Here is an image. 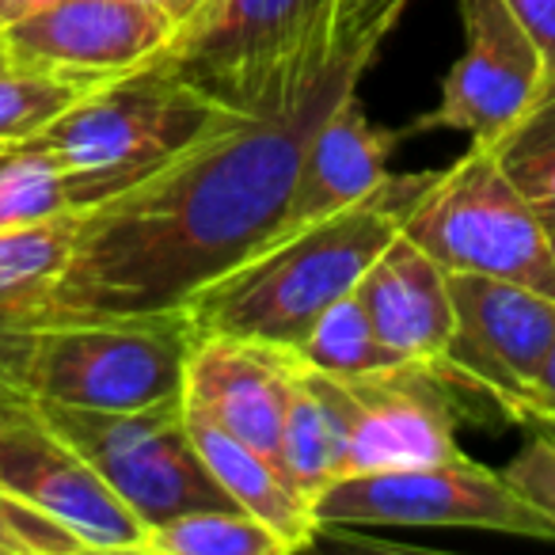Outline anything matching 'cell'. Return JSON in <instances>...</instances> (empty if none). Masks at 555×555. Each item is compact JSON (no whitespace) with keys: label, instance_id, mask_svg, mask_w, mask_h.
<instances>
[{"label":"cell","instance_id":"obj_1","mask_svg":"<svg viewBox=\"0 0 555 555\" xmlns=\"http://www.w3.org/2000/svg\"><path fill=\"white\" fill-rule=\"evenodd\" d=\"M411 0H327L270 80L138 186L80 214L77 247L31 320L183 309L278 236L305 149L358 92Z\"/></svg>","mask_w":555,"mask_h":555},{"label":"cell","instance_id":"obj_2","mask_svg":"<svg viewBox=\"0 0 555 555\" xmlns=\"http://www.w3.org/2000/svg\"><path fill=\"white\" fill-rule=\"evenodd\" d=\"M434 171L388 176L370 198L282 232L255 255L206 282L183 305L202 335H236L294 354L320 317L358 286L392 244L403 214Z\"/></svg>","mask_w":555,"mask_h":555},{"label":"cell","instance_id":"obj_3","mask_svg":"<svg viewBox=\"0 0 555 555\" xmlns=\"http://www.w3.org/2000/svg\"><path fill=\"white\" fill-rule=\"evenodd\" d=\"M224 111L168 54H156L122 77L88 88L27 141L62 171L73 206L92 209L160 171Z\"/></svg>","mask_w":555,"mask_h":555},{"label":"cell","instance_id":"obj_4","mask_svg":"<svg viewBox=\"0 0 555 555\" xmlns=\"http://www.w3.org/2000/svg\"><path fill=\"white\" fill-rule=\"evenodd\" d=\"M186 309L92 320H31L12 362V392L69 408L138 411L183 400L198 343Z\"/></svg>","mask_w":555,"mask_h":555},{"label":"cell","instance_id":"obj_5","mask_svg":"<svg viewBox=\"0 0 555 555\" xmlns=\"http://www.w3.org/2000/svg\"><path fill=\"white\" fill-rule=\"evenodd\" d=\"M400 232L446 274H483L555 297V255L544 217L509 183L491 145H472L453 168L434 171Z\"/></svg>","mask_w":555,"mask_h":555},{"label":"cell","instance_id":"obj_6","mask_svg":"<svg viewBox=\"0 0 555 555\" xmlns=\"http://www.w3.org/2000/svg\"><path fill=\"white\" fill-rule=\"evenodd\" d=\"M31 403L100 472L103 483L138 514L145 529L194 509L236 506L202 461L186 430L183 400L138 411Z\"/></svg>","mask_w":555,"mask_h":555},{"label":"cell","instance_id":"obj_7","mask_svg":"<svg viewBox=\"0 0 555 555\" xmlns=\"http://www.w3.org/2000/svg\"><path fill=\"white\" fill-rule=\"evenodd\" d=\"M320 529H483L555 540V525L483 464L446 461L418 468L354 472L327 483L312 502Z\"/></svg>","mask_w":555,"mask_h":555},{"label":"cell","instance_id":"obj_8","mask_svg":"<svg viewBox=\"0 0 555 555\" xmlns=\"http://www.w3.org/2000/svg\"><path fill=\"white\" fill-rule=\"evenodd\" d=\"M301 377L339 426L347 476L464 456L453 441L456 392L434 365L403 362L380 373H320L301 365Z\"/></svg>","mask_w":555,"mask_h":555},{"label":"cell","instance_id":"obj_9","mask_svg":"<svg viewBox=\"0 0 555 555\" xmlns=\"http://www.w3.org/2000/svg\"><path fill=\"white\" fill-rule=\"evenodd\" d=\"M456 327L434 370L514 423H532V377L555 339V297L483 274H449Z\"/></svg>","mask_w":555,"mask_h":555},{"label":"cell","instance_id":"obj_10","mask_svg":"<svg viewBox=\"0 0 555 555\" xmlns=\"http://www.w3.org/2000/svg\"><path fill=\"white\" fill-rule=\"evenodd\" d=\"M0 487L73 529L88 552L141 555L138 514L24 396L0 408Z\"/></svg>","mask_w":555,"mask_h":555},{"label":"cell","instance_id":"obj_11","mask_svg":"<svg viewBox=\"0 0 555 555\" xmlns=\"http://www.w3.org/2000/svg\"><path fill=\"white\" fill-rule=\"evenodd\" d=\"M327 0H202L176 24L168 62L224 107H244L305 39Z\"/></svg>","mask_w":555,"mask_h":555},{"label":"cell","instance_id":"obj_12","mask_svg":"<svg viewBox=\"0 0 555 555\" xmlns=\"http://www.w3.org/2000/svg\"><path fill=\"white\" fill-rule=\"evenodd\" d=\"M461 24L464 50L446 73L438 107L411 130H456L472 145H491L532 100L547 65L506 0H461Z\"/></svg>","mask_w":555,"mask_h":555},{"label":"cell","instance_id":"obj_13","mask_svg":"<svg viewBox=\"0 0 555 555\" xmlns=\"http://www.w3.org/2000/svg\"><path fill=\"white\" fill-rule=\"evenodd\" d=\"M171 35L176 16L153 0H54L0 39L31 69L103 85L164 54Z\"/></svg>","mask_w":555,"mask_h":555},{"label":"cell","instance_id":"obj_14","mask_svg":"<svg viewBox=\"0 0 555 555\" xmlns=\"http://www.w3.org/2000/svg\"><path fill=\"white\" fill-rule=\"evenodd\" d=\"M297 358L236 335H198L186 362L183 403L278 461Z\"/></svg>","mask_w":555,"mask_h":555},{"label":"cell","instance_id":"obj_15","mask_svg":"<svg viewBox=\"0 0 555 555\" xmlns=\"http://www.w3.org/2000/svg\"><path fill=\"white\" fill-rule=\"evenodd\" d=\"M373 332L408 362L438 365L456 327L449 274L403 232L370 262L354 286Z\"/></svg>","mask_w":555,"mask_h":555},{"label":"cell","instance_id":"obj_16","mask_svg":"<svg viewBox=\"0 0 555 555\" xmlns=\"http://www.w3.org/2000/svg\"><path fill=\"white\" fill-rule=\"evenodd\" d=\"M400 138V130L373 126L358 92H350L312 133L278 236L370 198L388 179V156Z\"/></svg>","mask_w":555,"mask_h":555},{"label":"cell","instance_id":"obj_17","mask_svg":"<svg viewBox=\"0 0 555 555\" xmlns=\"http://www.w3.org/2000/svg\"><path fill=\"white\" fill-rule=\"evenodd\" d=\"M183 415L206 468L214 472V479L229 491V499L240 509L267 521L278 537H286L294 552L317 544V537L324 529H320L317 514H312V502L289 483L286 472L278 468V461H270L267 453L251 449L247 441H240L236 434H229L224 426H217L214 418L186 408V403Z\"/></svg>","mask_w":555,"mask_h":555},{"label":"cell","instance_id":"obj_18","mask_svg":"<svg viewBox=\"0 0 555 555\" xmlns=\"http://www.w3.org/2000/svg\"><path fill=\"white\" fill-rule=\"evenodd\" d=\"M278 468L286 479L317 502V494L339 476H347V446L335 426L332 411L324 408L312 385L301 377V365L294 370L286 403V426H282V449H278Z\"/></svg>","mask_w":555,"mask_h":555},{"label":"cell","instance_id":"obj_19","mask_svg":"<svg viewBox=\"0 0 555 555\" xmlns=\"http://www.w3.org/2000/svg\"><path fill=\"white\" fill-rule=\"evenodd\" d=\"M494 160L540 217H555V69H544L532 100L491 141Z\"/></svg>","mask_w":555,"mask_h":555},{"label":"cell","instance_id":"obj_20","mask_svg":"<svg viewBox=\"0 0 555 555\" xmlns=\"http://www.w3.org/2000/svg\"><path fill=\"white\" fill-rule=\"evenodd\" d=\"M286 537L240 506L194 509L145 529L141 555H289Z\"/></svg>","mask_w":555,"mask_h":555},{"label":"cell","instance_id":"obj_21","mask_svg":"<svg viewBox=\"0 0 555 555\" xmlns=\"http://www.w3.org/2000/svg\"><path fill=\"white\" fill-rule=\"evenodd\" d=\"M80 214L85 209H69L47 221L0 229V305H31L35 312L77 247Z\"/></svg>","mask_w":555,"mask_h":555},{"label":"cell","instance_id":"obj_22","mask_svg":"<svg viewBox=\"0 0 555 555\" xmlns=\"http://www.w3.org/2000/svg\"><path fill=\"white\" fill-rule=\"evenodd\" d=\"M294 358L320 373H380L408 362V358H400L392 347L380 343V335L370 324V312L362 309L354 289L347 297H339L312 324V332L294 350Z\"/></svg>","mask_w":555,"mask_h":555},{"label":"cell","instance_id":"obj_23","mask_svg":"<svg viewBox=\"0 0 555 555\" xmlns=\"http://www.w3.org/2000/svg\"><path fill=\"white\" fill-rule=\"evenodd\" d=\"M95 85L65 80L54 73H42L12 57V50L0 39V149L24 145L27 138L50 126L69 103Z\"/></svg>","mask_w":555,"mask_h":555},{"label":"cell","instance_id":"obj_24","mask_svg":"<svg viewBox=\"0 0 555 555\" xmlns=\"http://www.w3.org/2000/svg\"><path fill=\"white\" fill-rule=\"evenodd\" d=\"M69 209L77 206L65 191L62 171L50 164L47 153H39L31 141L0 153V229L47 221Z\"/></svg>","mask_w":555,"mask_h":555},{"label":"cell","instance_id":"obj_25","mask_svg":"<svg viewBox=\"0 0 555 555\" xmlns=\"http://www.w3.org/2000/svg\"><path fill=\"white\" fill-rule=\"evenodd\" d=\"M0 555H92L62 521L0 487Z\"/></svg>","mask_w":555,"mask_h":555},{"label":"cell","instance_id":"obj_26","mask_svg":"<svg viewBox=\"0 0 555 555\" xmlns=\"http://www.w3.org/2000/svg\"><path fill=\"white\" fill-rule=\"evenodd\" d=\"M506 483L555 525V430H540L514 461L506 464Z\"/></svg>","mask_w":555,"mask_h":555},{"label":"cell","instance_id":"obj_27","mask_svg":"<svg viewBox=\"0 0 555 555\" xmlns=\"http://www.w3.org/2000/svg\"><path fill=\"white\" fill-rule=\"evenodd\" d=\"M31 324V305H0V408L16 400L12 392V362L24 327Z\"/></svg>","mask_w":555,"mask_h":555},{"label":"cell","instance_id":"obj_28","mask_svg":"<svg viewBox=\"0 0 555 555\" xmlns=\"http://www.w3.org/2000/svg\"><path fill=\"white\" fill-rule=\"evenodd\" d=\"M521 27L532 35L547 69H555V0H506Z\"/></svg>","mask_w":555,"mask_h":555},{"label":"cell","instance_id":"obj_29","mask_svg":"<svg viewBox=\"0 0 555 555\" xmlns=\"http://www.w3.org/2000/svg\"><path fill=\"white\" fill-rule=\"evenodd\" d=\"M532 423L540 430H555V339L532 377Z\"/></svg>","mask_w":555,"mask_h":555},{"label":"cell","instance_id":"obj_30","mask_svg":"<svg viewBox=\"0 0 555 555\" xmlns=\"http://www.w3.org/2000/svg\"><path fill=\"white\" fill-rule=\"evenodd\" d=\"M47 4H54V0H0V31H9V27L24 24L27 16L42 12Z\"/></svg>","mask_w":555,"mask_h":555},{"label":"cell","instance_id":"obj_31","mask_svg":"<svg viewBox=\"0 0 555 555\" xmlns=\"http://www.w3.org/2000/svg\"><path fill=\"white\" fill-rule=\"evenodd\" d=\"M198 4H202V0H168V12L176 16V24H179V20L191 16V12L198 9Z\"/></svg>","mask_w":555,"mask_h":555},{"label":"cell","instance_id":"obj_32","mask_svg":"<svg viewBox=\"0 0 555 555\" xmlns=\"http://www.w3.org/2000/svg\"><path fill=\"white\" fill-rule=\"evenodd\" d=\"M544 229H547V244H552V255H555V217H544Z\"/></svg>","mask_w":555,"mask_h":555},{"label":"cell","instance_id":"obj_33","mask_svg":"<svg viewBox=\"0 0 555 555\" xmlns=\"http://www.w3.org/2000/svg\"><path fill=\"white\" fill-rule=\"evenodd\" d=\"M153 4H164V9H168V0H153Z\"/></svg>","mask_w":555,"mask_h":555},{"label":"cell","instance_id":"obj_34","mask_svg":"<svg viewBox=\"0 0 555 555\" xmlns=\"http://www.w3.org/2000/svg\"><path fill=\"white\" fill-rule=\"evenodd\" d=\"M0 153H4V149H0Z\"/></svg>","mask_w":555,"mask_h":555}]
</instances>
